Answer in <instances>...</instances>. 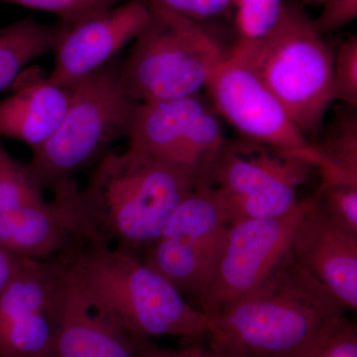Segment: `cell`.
<instances>
[{
    "label": "cell",
    "mask_w": 357,
    "mask_h": 357,
    "mask_svg": "<svg viewBox=\"0 0 357 357\" xmlns=\"http://www.w3.org/2000/svg\"><path fill=\"white\" fill-rule=\"evenodd\" d=\"M201 180L129 147L121 153L107 152L77 189L79 239L141 258Z\"/></svg>",
    "instance_id": "cell-1"
},
{
    "label": "cell",
    "mask_w": 357,
    "mask_h": 357,
    "mask_svg": "<svg viewBox=\"0 0 357 357\" xmlns=\"http://www.w3.org/2000/svg\"><path fill=\"white\" fill-rule=\"evenodd\" d=\"M347 310L289 251L255 291L208 318L206 337L245 357H301Z\"/></svg>",
    "instance_id": "cell-2"
},
{
    "label": "cell",
    "mask_w": 357,
    "mask_h": 357,
    "mask_svg": "<svg viewBox=\"0 0 357 357\" xmlns=\"http://www.w3.org/2000/svg\"><path fill=\"white\" fill-rule=\"evenodd\" d=\"M63 257L73 280L133 340L206 335L208 317L139 256L86 244Z\"/></svg>",
    "instance_id": "cell-3"
},
{
    "label": "cell",
    "mask_w": 357,
    "mask_h": 357,
    "mask_svg": "<svg viewBox=\"0 0 357 357\" xmlns=\"http://www.w3.org/2000/svg\"><path fill=\"white\" fill-rule=\"evenodd\" d=\"M230 54L271 91L310 141L333 102V53L301 0H286L280 18L260 38L236 40Z\"/></svg>",
    "instance_id": "cell-4"
},
{
    "label": "cell",
    "mask_w": 357,
    "mask_h": 357,
    "mask_svg": "<svg viewBox=\"0 0 357 357\" xmlns=\"http://www.w3.org/2000/svg\"><path fill=\"white\" fill-rule=\"evenodd\" d=\"M149 6L151 20L119 65L122 89L138 103L198 95L227 50L201 22Z\"/></svg>",
    "instance_id": "cell-5"
},
{
    "label": "cell",
    "mask_w": 357,
    "mask_h": 357,
    "mask_svg": "<svg viewBox=\"0 0 357 357\" xmlns=\"http://www.w3.org/2000/svg\"><path fill=\"white\" fill-rule=\"evenodd\" d=\"M117 59L70 89V105L62 123L43 146L32 151L30 168L40 184L53 188L128 137L139 103L126 95L119 79Z\"/></svg>",
    "instance_id": "cell-6"
},
{
    "label": "cell",
    "mask_w": 357,
    "mask_h": 357,
    "mask_svg": "<svg viewBox=\"0 0 357 357\" xmlns=\"http://www.w3.org/2000/svg\"><path fill=\"white\" fill-rule=\"evenodd\" d=\"M314 169L289 153L243 139L227 140L208 181L229 222L278 217L292 210Z\"/></svg>",
    "instance_id": "cell-7"
},
{
    "label": "cell",
    "mask_w": 357,
    "mask_h": 357,
    "mask_svg": "<svg viewBox=\"0 0 357 357\" xmlns=\"http://www.w3.org/2000/svg\"><path fill=\"white\" fill-rule=\"evenodd\" d=\"M53 199L29 164L7 151L0 137V248L24 259L65 255L79 241L66 182L53 187Z\"/></svg>",
    "instance_id": "cell-8"
},
{
    "label": "cell",
    "mask_w": 357,
    "mask_h": 357,
    "mask_svg": "<svg viewBox=\"0 0 357 357\" xmlns=\"http://www.w3.org/2000/svg\"><path fill=\"white\" fill-rule=\"evenodd\" d=\"M229 220L208 180L176 208L141 259L198 307L222 253Z\"/></svg>",
    "instance_id": "cell-9"
},
{
    "label": "cell",
    "mask_w": 357,
    "mask_h": 357,
    "mask_svg": "<svg viewBox=\"0 0 357 357\" xmlns=\"http://www.w3.org/2000/svg\"><path fill=\"white\" fill-rule=\"evenodd\" d=\"M314 195L301 199L278 217L229 223L227 238L198 309L208 318L255 291L285 257L303 220L314 206Z\"/></svg>",
    "instance_id": "cell-10"
},
{
    "label": "cell",
    "mask_w": 357,
    "mask_h": 357,
    "mask_svg": "<svg viewBox=\"0 0 357 357\" xmlns=\"http://www.w3.org/2000/svg\"><path fill=\"white\" fill-rule=\"evenodd\" d=\"M128 138L131 149L202 178L225 141L217 115L198 95L139 103Z\"/></svg>",
    "instance_id": "cell-11"
},
{
    "label": "cell",
    "mask_w": 357,
    "mask_h": 357,
    "mask_svg": "<svg viewBox=\"0 0 357 357\" xmlns=\"http://www.w3.org/2000/svg\"><path fill=\"white\" fill-rule=\"evenodd\" d=\"M215 109L243 139L284 152H298L311 141L283 105L243 61L229 50L206 84Z\"/></svg>",
    "instance_id": "cell-12"
},
{
    "label": "cell",
    "mask_w": 357,
    "mask_h": 357,
    "mask_svg": "<svg viewBox=\"0 0 357 357\" xmlns=\"http://www.w3.org/2000/svg\"><path fill=\"white\" fill-rule=\"evenodd\" d=\"M60 258L22 259L0 293V357H53Z\"/></svg>",
    "instance_id": "cell-13"
},
{
    "label": "cell",
    "mask_w": 357,
    "mask_h": 357,
    "mask_svg": "<svg viewBox=\"0 0 357 357\" xmlns=\"http://www.w3.org/2000/svg\"><path fill=\"white\" fill-rule=\"evenodd\" d=\"M151 20L147 0H131L89 16L66 29L54 53L55 65L49 77L70 89L114 60L134 41Z\"/></svg>",
    "instance_id": "cell-14"
},
{
    "label": "cell",
    "mask_w": 357,
    "mask_h": 357,
    "mask_svg": "<svg viewBox=\"0 0 357 357\" xmlns=\"http://www.w3.org/2000/svg\"><path fill=\"white\" fill-rule=\"evenodd\" d=\"M53 357H137L132 338L73 280L63 256L56 286Z\"/></svg>",
    "instance_id": "cell-15"
},
{
    "label": "cell",
    "mask_w": 357,
    "mask_h": 357,
    "mask_svg": "<svg viewBox=\"0 0 357 357\" xmlns=\"http://www.w3.org/2000/svg\"><path fill=\"white\" fill-rule=\"evenodd\" d=\"M290 251L347 309L356 311L357 236L330 222L319 211L316 198Z\"/></svg>",
    "instance_id": "cell-16"
},
{
    "label": "cell",
    "mask_w": 357,
    "mask_h": 357,
    "mask_svg": "<svg viewBox=\"0 0 357 357\" xmlns=\"http://www.w3.org/2000/svg\"><path fill=\"white\" fill-rule=\"evenodd\" d=\"M0 102V137L21 141L32 151L43 146L62 123L70 91L51 81L38 67L23 70Z\"/></svg>",
    "instance_id": "cell-17"
},
{
    "label": "cell",
    "mask_w": 357,
    "mask_h": 357,
    "mask_svg": "<svg viewBox=\"0 0 357 357\" xmlns=\"http://www.w3.org/2000/svg\"><path fill=\"white\" fill-rule=\"evenodd\" d=\"M292 154L319 174V185H357L356 109L342 105L318 142Z\"/></svg>",
    "instance_id": "cell-18"
},
{
    "label": "cell",
    "mask_w": 357,
    "mask_h": 357,
    "mask_svg": "<svg viewBox=\"0 0 357 357\" xmlns=\"http://www.w3.org/2000/svg\"><path fill=\"white\" fill-rule=\"evenodd\" d=\"M66 23L43 24L23 18L0 28V91L13 86L28 63L55 50Z\"/></svg>",
    "instance_id": "cell-19"
},
{
    "label": "cell",
    "mask_w": 357,
    "mask_h": 357,
    "mask_svg": "<svg viewBox=\"0 0 357 357\" xmlns=\"http://www.w3.org/2000/svg\"><path fill=\"white\" fill-rule=\"evenodd\" d=\"M317 206L330 222L357 236V185H319Z\"/></svg>",
    "instance_id": "cell-20"
},
{
    "label": "cell",
    "mask_w": 357,
    "mask_h": 357,
    "mask_svg": "<svg viewBox=\"0 0 357 357\" xmlns=\"http://www.w3.org/2000/svg\"><path fill=\"white\" fill-rule=\"evenodd\" d=\"M237 40H255L269 32L280 18L283 0H236Z\"/></svg>",
    "instance_id": "cell-21"
},
{
    "label": "cell",
    "mask_w": 357,
    "mask_h": 357,
    "mask_svg": "<svg viewBox=\"0 0 357 357\" xmlns=\"http://www.w3.org/2000/svg\"><path fill=\"white\" fill-rule=\"evenodd\" d=\"M333 98L357 109V37H349L333 54Z\"/></svg>",
    "instance_id": "cell-22"
},
{
    "label": "cell",
    "mask_w": 357,
    "mask_h": 357,
    "mask_svg": "<svg viewBox=\"0 0 357 357\" xmlns=\"http://www.w3.org/2000/svg\"><path fill=\"white\" fill-rule=\"evenodd\" d=\"M1 2L55 14L60 21L73 24L96 13L131 0H0Z\"/></svg>",
    "instance_id": "cell-23"
},
{
    "label": "cell",
    "mask_w": 357,
    "mask_h": 357,
    "mask_svg": "<svg viewBox=\"0 0 357 357\" xmlns=\"http://www.w3.org/2000/svg\"><path fill=\"white\" fill-rule=\"evenodd\" d=\"M149 3L202 22L229 13L234 0H147Z\"/></svg>",
    "instance_id": "cell-24"
},
{
    "label": "cell",
    "mask_w": 357,
    "mask_h": 357,
    "mask_svg": "<svg viewBox=\"0 0 357 357\" xmlns=\"http://www.w3.org/2000/svg\"><path fill=\"white\" fill-rule=\"evenodd\" d=\"M133 342L137 357H239V354L211 344L208 347L191 345L183 349H171L155 344L153 340H133Z\"/></svg>",
    "instance_id": "cell-25"
},
{
    "label": "cell",
    "mask_w": 357,
    "mask_h": 357,
    "mask_svg": "<svg viewBox=\"0 0 357 357\" xmlns=\"http://www.w3.org/2000/svg\"><path fill=\"white\" fill-rule=\"evenodd\" d=\"M357 16V0H326L319 17L312 20L319 34L337 31Z\"/></svg>",
    "instance_id": "cell-26"
},
{
    "label": "cell",
    "mask_w": 357,
    "mask_h": 357,
    "mask_svg": "<svg viewBox=\"0 0 357 357\" xmlns=\"http://www.w3.org/2000/svg\"><path fill=\"white\" fill-rule=\"evenodd\" d=\"M21 259L22 258L11 255L6 249L0 248V293L13 278Z\"/></svg>",
    "instance_id": "cell-27"
},
{
    "label": "cell",
    "mask_w": 357,
    "mask_h": 357,
    "mask_svg": "<svg viewBox=\"0 0 357 357\" xmlns=\"http://www.w3.org/2000/svg\"><path fill=\"white\" fill-rule=\"evenodd\" d=\"M301 2H302L303 4L305 6H319V4H323L325 3L326 0H301Z\"/></svg>",
    "instance_id": "cell-28"
},
{
    "label": "cell",
    "mask_w": 357,
    "mask_h": 357,
    "mask_svg": "<svg viewBox=\"0 0 357 357\" xmlns=\"http://www.w3.org/2000/svg\"><path fill=\"white\" fill-rule=\"evenodd\" d=\"M301 357H318V356H314V354H312V352L307 351V352H305V354H303V356Z\"/></svg>",
    "instance_id": "cell-29"
}]
</instances>
